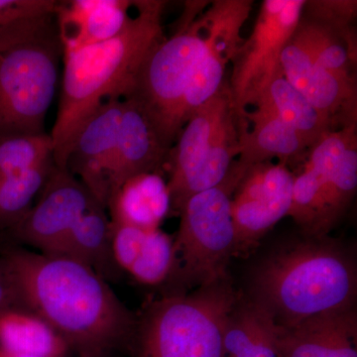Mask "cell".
I'll return each mask as SVG.
<instances>
[{
  "mask_svg": "<svg viewBox=\"0 0 357 357\" xmlns=\"http://www.w3.org/2000/svg\"><path fill=\"white\" fill-rule=\"evenodd\" d=\"M191 3L172 36L165 37L148 54L123 96L142 107L169 150L184 128L183 102L206 51L210 27L206 2Z\"/></svg>",
  "mask_w": 357,
  "mask_h": 357,
  "instance_id": "7",
  "label": "cell"
},
{
  "mask_svg": "<svg viewBox=\"0 0 357 357\" xmlns=\"http://www.w3.org/2000/svg\"><path fill=\"white\" fill-rule=\"evenodd\" d=\"M280 333L264 307L238 295L223 328L222 357H280Z\"/></svg>",
  "mask_w": 357,
  "mask_h": 357,
  "instance_id": "19",
  "label": "cell"
},
{
  "mask_svg": "<svg viewBox=\"0 0 357 357\" xmlns=\"http://www.w3.org/2000/svg\"><path fill=\"white\" fill-rule=\"evenodd\" d=\"M9 309H20L13 289L9 286L6 277L0 270V312Z\"/></svg>",
  "mask_w": 357,
  "mask_h": 357,
  "instance_id": "28",
  "label": "cell"
},
{
  "mask_svg": "<svg viewBox=\"0 0 357 357\" xmlns=\"http://www.w3.org/2000/svg\"><path fill=\"white\" fill-rule=\"evenodd\" d=\"M55 13L0 26V139L45 133L64 56Z\"/></svg>",
  "mask_w": 357,
  "mask_h": 357,
  "instance_id": "4",
  "label": "cell"
},
{
  "mask_svg": "<svg viewBox=\"0 0 357 357\" xmlns=\"http://www.w3.org/2000/svg\"><path fill=\"white\" fill-rule=\"evenodd\" d=\"M123 100L107 98L84 122L68 157L67 169L107 208Z\"/></svg>",
  "mask_w": 357,
  "mask_h": 357,
  "instance_id": "14",
  "label": "cell"
},
{
  "mask_svg": "<svg viewBox=\"0 0 357 357\" xmlns=\"http://www.w3.org/2000/svg\"><path fill=\"white\" fill-rule=\"evenodd\" d=\"M0 270L20 309L31 312L79 356H102L134 337L137 319L93 269L62 255L3 249Z\"/></svg>",
  "mask_w": 357,
  "mask_h": 357,
  "instance_id": "1",
  "label": "cell"
},
{
  "mask_svg": "<svg viewBox=\"0 0 357 357\" xmlns=\"http://www.w3.org/2000/svg\"><path fill=\"white\" fill-rule=\"evenodd\" d=\"M96 203L100 202L79 178L55 166L37 203L6 234L16 243L56 255L79 218Z\"/></svg>",
  "mask_w": 357,
  "mask_h": 357,
  "instance_id": "12",
  "label": "cell"
},
{
  "mask_svg": "<svg viewBox=\"0 0 357 357\" xmlns=\"http://www.w3.org/2000/svg\"><path fill=\"white\" fill-rule=\"evenodd\" d=\"M295 173L273 161L248 166L232 195L230 211L236 255H243L266 236L292 206Z\"/></svg>",
  "mask_w": 357,
  "mask_h": 357,
  "instance_id": "11",
  "label": "cell"
},
{
  "mask_svg": "<svg viewBox=\"0 0 357 357\" xmlns=\"http://www.w3.org/2000/svg\"><path fill=\"white\" fill-rule=\"evenodd\" d=\"M0 357H36L31 356H25V354H16V352L6 351L0 349Z\"/></svg>",
  "mask_w": 357,
  "mask_h": 357,
  "instance_id": "29",
  "label": "cell"
},
{
  "mask_svg": "<svg viewBox=\"0 0 357 357\" xmlns=\"http://www.w3.org/2000/svg\"><path fill=\"white\" fill-rule=\"evenodd\" d=\"M54 0H0V26L55 13Z\"/></svg>",
  "mask_w": 357,
  "mask_h": 357,
  "instance_id": "27",
  "label": "cell"
},
{
  "mask_svg": "<svg viewBox=\"0 0 357 357\" xmlns=\"http://www.w3.org/2000/svg\"><path fill=\"white\" fill-rule=\"evenodd\" d=\"M79 357H102V356H79Z\"/></svg>",
  "mask_w": 357,
  "mask_h": 357,
  "instance_id": "30",
  "label": "cell"
},
{
  "mask_svg": "<svg viewBox=\"0 0 357 357\" xmlns=\"http://www.w3.org/2000/svg\"><path fill=\"white\" fill-rule=\"evenodd\" d=\"M129 0L58 1L56 21L64 53L112 39L129 18Z\"/></svg>",
  "mask_w": 357,
  "mask_h": 357,
  "instance_id": "18",
  "label": "cell"
},
{
  "mask_svg": "<svg viewBox=\"0 0 357 357\" xmlns=\"http://www.w3.org/2000/svg\"><path fill=\"white\" fill-rule=\"evenodd\" d=\"M165 1L137 0L131 16L112 39L66 52L57 119L50 134L55 165L68 157L84 122L112 96L123 98L148 54L164 38Z\"/></svg>",
  "mask_w": 357,
  "mask_h": 357,
  "instance_id": "3",
  "label": "cell"
},
{
  "mask_svg": "<svg viewBox=\"0 0 357 357\" xmlns=\"http://www.w3.org/2000/svg\"><path fill=\"white\" fill-rule=\"evenodd\" d=\"M299 169L288 217L301 234L330 236L356 198L357 123L324 134Z\"/></svg>",
  "mask_w": 357,
  "mask_h": 357,
  "instance_id": "9",
  "label": "cell"
},
{
  "mask_svg": "<svg viewBox=\"0 0 357 357\" xmlns=\"http://www.w3.org/2000/svg\"><path fill=\"white\" fill-rule=\"evenodd\" d=\"M53 141L48 133L0 139V178L18 175L53 158Z\"/></svg>",
  "mask_w": 357,
  "mask_h": 357,
  "instance_id": "26",
  "label": "cell"
},
{
  "mask_svg": "<svg viewBox=\"0 0 357 357\" xmlns=\"http://www.w3.org/2000/svg\"><path fill=\"white\" fill-rule=\"evenodd\" d=\"M56 255L86 265L105 280H115L121 270L115 263L112 243V222L107 208L93 204L79 218Z\"/></svg>",
  "mask_w": 357,
  "mask_h": 357,
  "instance_id": "22",
  "label": "cell"
},
{
  "mask_svg": "<svg viewBox=\"0 0 357 357\" xmlns=\"http://www.w3.org/2000/svg\"><path fill=\"white\" fill-rule=\"evenodd\" d=\"M255 109L287 124L302 136L310 148L324 134L335 130L332 121L289 83L284 75L270 84L255 103Z\"/></svg>",
  "mask_w": 357,
  "mask_h": 357,
  "instance_id": "23",
  "label": "cell"
},
{
  "mask_svg": "<svg viewBox=\"0 0 357 357\" xmlns=\"http://www.w3.org/2000/svg\"><path fill=\"white\" fill-rule=\"evenodd\" d=\"M122 100L123 110L110 175L109 198L128 178L141 174L160 173L165 169L170 151L142 107L131 98Z\"/></svg>",
  "mask_w": 357,
  "mask_h": 357,
  "instance_id": "15",
  "label": "cell"
},
{
  "mask_svg": "<svg viewBox=\"0 0 357 357\" xmlns=\"http://www.w3.org/2000/svg\"><path fill=\"white\" fill-rule=\"evenodd\" d=\"M249 128L241 134L237 159L246 165L278 160L289 169L300 168L310 147L299 133L276 117L253 109L248 112Z\"/></svg>",
  "mask_w": 357,
  "mask_h": 357,
  "instance_id": "21",
  "label": "cell"
},
{
  "mask_svg": "<svg viewBox=\"0 0 357 357\" xmlns=\"http://www.w3.org/2000/svg\"><path fill=\"white\" fill-rule=\"evenodd\" d=\"M306 0H263L252 31L243 39L229 77L237 114L246 119L248 107L259 100L282 76V53L299 23Z\"/></svg>",
  "mask_w": 357,
  "mask_h": 357,
  "instance_id": "10",
  "label": "cell"
},
{
  "mask_svg": "<svg viewBox=\"0 0 357 357\" xmlns=\"http://www.w3.org/2000/svg\"><path fill=\"white\" fill-rule=\"evenodd\" d=\"M237 298L227 276L153 301L136 324L138 356L222 357L223 328Z\"/></svg>",
  "mask_w": 357,
  "mask_h": 357,
  "instance_id": "5",
  "label": "cell"
},
{
  "mask_svg": "<svg viewBox=\"0 0 357 357\" xmlns=\"http://www.w3.org/2000/svg\"><path fill=\"white\" fill-rule=\"evenodd\" d=\"M112 243L117 266L138 283L158 286L172 276L175 241L161 229L145 230L112 223Z\"/></svg>",
  "mask_w": 357,
  "mask_h": 357,
  "instance_id": "16",
  "label": "cell"
},
{
  "mask_svg": "<svg viewBox=\"0 0 357 357\" xmlns=\"http://www.w3.org/2000/svg\"><path fill=\"white\" fill-rule=\"evenodd\" d=\"M356 309L328 312L281 328L280 357H357Z\"/></svg>",
  "mask_w": 357,
  "mask_h": 357,
  "instance_id": "17",
  "label": "cell"
},
{
  "mask_svg": "<svg viewBox=\"0 0 357 357\" xmlns=\"http://www.w3.org/2000/svg\"><path fill=\"white\" fill-rule=\"evenodd\" d=\"M248 128V119L237 114L227 77L218 93L195 110L169 151L171 211L178 213L188 199L222 182Z\"/></svg>",
  "mask_w": 357,
  "mask_h": 357,
  "instance_id": "6",
  "label": "cell"
},
{
  "mask_svg": "<svg viewBox=\"0 0 357 357\" xmlns=\"http://www.w3.org/2000/svg\"><path fill=\"white\" fill-rule=\"evenodd\" d=\"M0 349L36 357H66L70 351L48 323L23 309L0 312Z\"/></svg>",
  "mask_w": 357,
  "mask_h": 357,
  "instance_id": "24",
  "label": "cell"
},
{
  "mask_svg": "<svg viewBox=\"0 0 357 357\" xmlns=\"http://www.w3.org/2000/svg\"><path fill=\"white\" fill-rule=\"evenodd\" d=\"M246 296L264 307L281 328L354 309L356 256L337 238L302 234L279 244L256 264Z\"/></svg>",
  "mask_w": 357,
  "mask_h": 357,
  "instance_id": "2",
  "label": "cell"
},
{
  "mask_svg": "<svg viewBox=\"0 0 357 357\" xmlns=\"http://www.w3.org/2000/svg\"><path fill=\"white\" fill-rule=\"evenodd\" d=\"M54 159L18 175L0 178V232H7L25 217L55 167Z\"/></svg>",
  "mask_w": 357,
  "mask_h": 357,
  "instance_id": "25",
  "label": "cell"
},
{
  "mask_svg": "<svg viewBox=\"0 0 357 357\" xmlns=\"http://www.w3.org/2000/svg\"><path fill=\"white\" fill-rule=\"evenodd\" d=\"M252 6V0H215L208 4L210 27L206 51L195 68L183 102L185 124L227 79V66L243 43L241 29Z\"/></svg>",
  "mask_w": 357,
  "mask_h": 357,
  "instance_id": "13",
  "label": "cell"
},
{
  "mask_svg": "<svg viewBox=\"0 0 357 357\" xmlns=\"http://www.w3.org/2000/svg\"><path fill=\"white\" fill-rule=\"evenodd\" d=\"M248 165L236 159L220 184L194 195L183 204L175 241L176 262L169 294L187 293L229 276L236 255L232 195Z\"/></svg>",
  "mask_w": 357,
  "mask_h": 357,
  "instance_id": "8",
  "label": "cell"
},
{
  "mask_svg": "<svg viewBox=\"0 0 357 357\" xmlns=\"http://www.w3.org/2000/svg\"><path fill=\"white\" fill-rule=\"evenodd\" d=\"M107 210L114 225L158 229L171 211L167 182L161 173L134 176L112 194Z\"/></svg>",
  "mask_w": 357,
  "mask_h": 357,
  "instance_id": "20",
  "label": "cell"
}]
</instances>
